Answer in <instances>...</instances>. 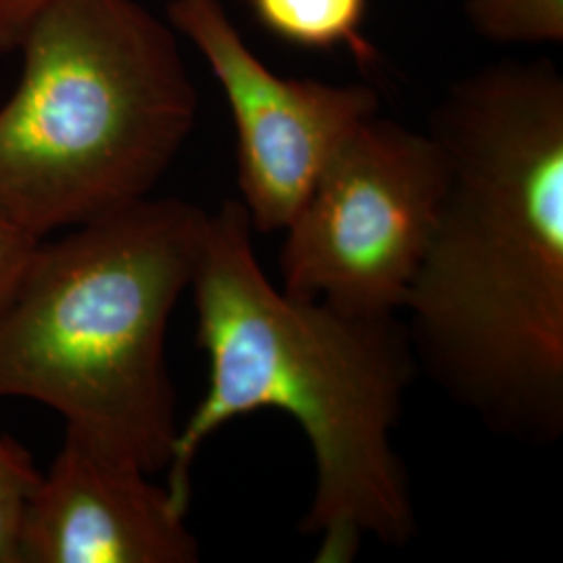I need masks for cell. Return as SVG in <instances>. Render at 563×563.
Masks as SVG:
<instances>
[{
    "label": "cell",
    "instance_id": "9",
    "mask_svg": "<svg viewBox=\"0 0 563 563\" xmlns=\"http://www.w3.org/2000/svg\"><path fill=\"white\" fill-rule=\"evenodd\" d=\"M463 13L486 42L509 46L563 42V0H463Z\"/></svg>",
    "mask_w": 563,
    "mask_h": 563
},
{
    "label": "cell",
    "instance_id": "10",
    "mask_svg": "<svg viewBox=\"0 0 563 563\" xmlns=\"http://www.w3.org/2000/svg\"><path fill=\"white\" fill-rule=\"evenodd\" d=\"M41 476L27 449L0 437V563H20L21 522Z\"/></svg>",
    "mask_w": 563,
    "mask_h": 563
},
{
    "label": "cell",
    "instance_id": "12",
    "mask_svg": "<svg viewBox=\"0 0 563 563\" xmlns=\"http://www.w3.org/2000/svg\"><path fill=\"white\" fill-rule=\"evenodd\" d=\"M38 242L23 234L18 225L0 213V297L9 290L20 274L21 265Z\"/></svg>",
    "mask_w": 563,
    "mask_h": 563
},
{
    "label": "cell",
    "instance_id": "2",
    "mask_svg": "<svg viewBox=\"0 0 563 563\" xmlns=\"http://www.w3.org/2000/svg\"><path fill=\"white\" fill-rule=\"evenodd\" d=\"M209 383L174 444L167 490L188 514L192 465L225 423L276 409L301 428L316 488L301 532L316 562L351 563L367 539L405 547L418 516L393 444L420 367L401 313H357L267 280L241 201L207 211L190 280Z\"/></svg>",
    "mask_w": 563,
    "mask_h": 563
},
{
    "label": "cell",
    "instance_id": "8",
    "mask_svg": "<svg viewBox=\"0 0 563 563\" xmlns=\"http://www.w3.org/2000/svg\"><path fill=\"white\" fill-rule=\"evenodd\" d=\"M253 20L278 41L307 51H346L374 69L378 51L365 36L369 0H242Z\"/></svg>",
    "mask_w": 563,
    "mask_h": 563
},
{
    "label": "cell",
    "instance_id": "1",
    "mask_svg": "<svg viewBox=\"0 0 563 563\" xmlns=\"http://www.w3.org/2000/svg\"><path fill=\"white\" fill-rule=\"evenodd\" d=\"M428 136L444 163L432 239L402 311L413 355L488 432L563 437V76L501 60L453 81Z\"/></svg>",
    "mask_w": 563,
    "mask_h": 563
},
{
    "label": "cell",
    "instance_id": "7",
    "mask_svg": "<svg viewBox=\"0 0 563 563\" xmlns=\"http://www.w3.org/2000/svg\"><path fill=\"white\" fill-rule=\"evenodd\" d=\"M141 465L65 430L21 522L20 563H195L201 544Z\"/></svg>",
    "mask_w": 563,
    "mask_h": 563
},
{
    "label": "cell",
    "instance_id": "11",
    "mask_svg": "<svg viewBox=\"0 0 563 563\" xmlns=\"http://www.w3.org/2000/svg\"><path fill=\"white\" fill-rule=\"evenodd\" d=\"M53 0H0V55L18 53L21 42Z\"/></svg>",
    "mask_w": 563,
    "mask_h": 563
},
{
    "label": "cell",
    "instance_id": "6",
    "mask_svg": "<svg viewBox=\"0 0 563 563\" xmlns=\"http://www.w3.org/2000/svg\"><path fill=\"white\" fill-rule=\"evenodd\" d=\"M165 20L222 88L236 184L255 234L284 232L346 136L380 109L369 84L284 78L242 38L222 0H169Z\"/></svg>",
    "mask_w": 563,
    "mask_h": 563
},
{
    "label": "cell",
    "instance_id": "3",
    "mask_svg": "<svg viewBox=\"0 0 563 563\" xmlns=\"http://www.w3.org/2000/svg\"><path fill=\"white\" fill-rule=\"evenodd\" d=\"M207 211L132 202L38 242L0 297V399L57 411L65 430L167 472L180 432L165 360Z\"/></svg>",
    "mask_w": 563,
    "mask_h": 563
},
{
    "label": "cell",
    "instance_id": "4",
    "mask_svg": "<svg viewBox=\"0 0 563 563\" xmlns=\"http://www.w3.org/2000/svg\"><path fill=\"white\" fill-rule=\"evenodd\" d=\"M0 107V213L34 241L153 195L197 123L169 21L141 0H53Z\"/></svg>",
    "mask_w": 563,
    "mask_h": 563
},
{
    "label": "cell",
    "instance_id": "5",
    "mask_svg": "<svg viewBox=\"0 0 563 563\" xmlns=\"http://www.w3.org/2000/svg\"><path fill=\"white\" fill-rule=\"evenodd\" d=\"M444 163L428 132L378 113L325 165L284 230L282 288L357 313H402L439 220Z\"/></svg>",
    "mask_w": 563,
    "mask_h": 563
}]
</instances>
